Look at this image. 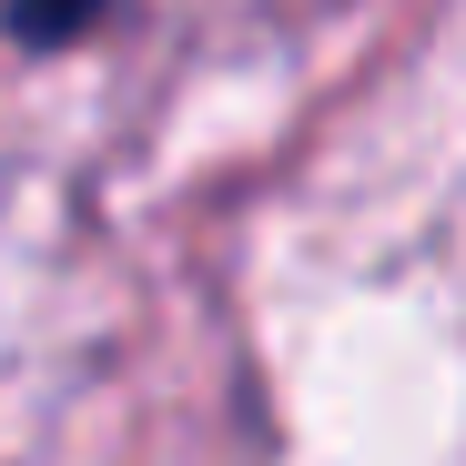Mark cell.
I'll list each match as a JSON object with an SVG mask.
<instances>
[{
  "instance_id": "cell-1",
  "label": "cell",
  "mask_w": 466,
  "mask_h": 466,
  "mask_svg": "<svg viewBox=\"0 0 466 466\" xmlns=\"http://www.w3.org/2000/svg\"><path fill=\"white\" fill-rule=\"evenodd\" d=\"M122 0H11V41L21 51H61V41H92Z\"/></svg>"
}]
</instances>
